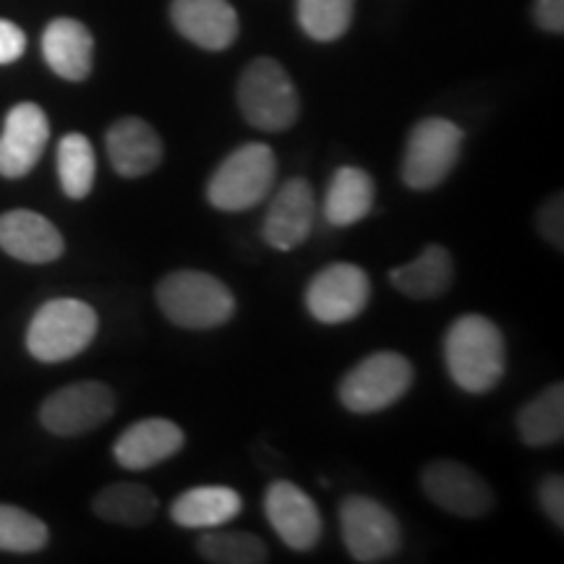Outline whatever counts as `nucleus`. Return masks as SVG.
<instances>
[{"label":"nucleus","instance_id":"39448f33","mask_svg":"<svg viewBox=\"0 0 564 564\" xmlns=\"http://www.w3.org/2000/svg\"><path fill=\"white\" fill-rule=\"evenodd\" d=\"M238 108L253 129L288 131L299 121L301 100L288 70L272 58H257L238 82Z\"/></svg>","mask_w":564,"mask_h":564},{"label":"nucleus","instance_id":"dca6fc26","mask_svg":"<svg viewBox=\"0 0 564 564\" xmlns=\"http://www.w3.org/2000/svg\"><path fill=\"white\" fill-rule=\"evenodd\" d=\"M183 429L167 419H144L131 423L112 444V457L126 470H147L165 463L183 449Z\"/></svg>","mask_w":564,"mask_h":564},{"label":"nucleus","instance_id":"9b49d317","mask_svg":"<svg viewBox=\"0 0 564 564\" xmlns=\"http://www.w3.org/2000/svg\"><path fill=\"white\" fill-rule=\"evenodd\" d=\"M421 486L436 507L457 518H484L494 507L491 486L463 463H429L421 474Z\"/></svg>","mask_w":564,"mask_h":564},{"label":"nucleus","instance_id":"a878e982","mask_svg":"<svg viewBox=\"0 0 564 564\" xmlns=\"http://www.w3.org/2000/svg\"><path fill=\"white\" fill-rule=\"evenodd\" d=\"M202 560L215 564H262L270 560L267 544L251 531H223L220 528H209L199 539Z\"/></svg>","mask_w":564,"mask_h":564},{"label":"nucleus","instance_id":"f8f14e48","mask_svg":"<svg viewBox=\"0 0 564 564\" xmlns=\"http://www.w3.org/2000/svg\"><path fill=\"white\" fill-rule=\"evenodd\" d=\"M264 514L282 544L293 552H312L322 539L319 507L291 481H274L264 494Z\"/></svg>","mask_w":564,"mask_h":564},{"label":"nucleus","instance_id":"a211bd4d","mask_svg":"<svg viewBox=\"0 0 564 564\" xmlns=\"http://www.w3.org/2000/svg\"><path fill=\"white\" fill-rule=\"evenodd\" d=\"M105 147L112 171L121 178H144L162 162V139L144 118L137 116L112 123Z\"/></svg>","mask_w":564,"mask_h":564},{"label":"nucleus","instance_id":"4468645a","mask_svg":"<svg viewBox=\"0 0 564 564\" xmlns=\"http://www.w3.org/2000/svg\"><path fill=\"white\" fill-rule=\"evenodd\" d=\"M316 196L312 183L303 178L285 181L267 209L262 236L274 251H293L308 241L314 230Z\"/></svg>","mask_w":564,"mask_h":564},{"label":"nucleus","instance_id":"0eeeda50","mask_svg":"<svg viewBox=\"0 0 564 564\" xmlns=\"http://www.w3.org/2000/svg\"><path fill=\"white\" fill-rule=\"evenodd\" d=\"M465 133L447 118H426L415 123L403 154V181L413 192H432L449 178L460 160Z\"/></svg>","mask_w":564,"mask_h":564},{"label":"nucleus","instance_id":"423d86ee","mask_svg":"<svg viewBox=\"0 0 564 564\" xmlns=\"http://www.w3.org/2000/svg\"><path fill=\"white\" fill-rule=\"evenodd\" d=\"M413 384V364L394 350H379L345 373L340 403L350 413H379L405 398Z\"/></svg>","mask_w":564,"mask_h":564},{"label":"nucleus","instance_id":"c756f323","mask_svg":"<svg viewBox=\"0 0 564 564\" xmlns=\"http://www.w3.org/2000/svg\"><path fill=\"white\" fill-rule=\"evenodd\" d=\"M539 230L549 243L556 246L562 251L564 241V209H562V196H552L539 212Z\"/></svg>","mask_w":564,"mask_h":564},{"label":"nucleus","instance_id":"ddd939ff","mask_svg":"<svg viewBox=\"0 0 564 564\" xmlns=\"http://www.w3.org/2000/svg\"><path fill=\"white\" fill-rule=\"evenodd\" d=\"M51 139L45 110L34 102H19L9 110L0 133V175L24 178L37 165Z\"/></svg>","mask_w":564,"mask_h":564},{"label":"nucleus","instance_id":"f3484780","mask_svg":"<svg viewBox=\"0 0 564 564\" xmlns=\"http://www.w3.org/2000/svg\"><path fill=\"white\" fill-rule=\"evenodd\" d=\"M171 19L183 37L212 53L238 37V13L228 0H173Z\"/></svg>","mask_w":564,"mask_h":564},{"label":"nucleus","instance_id":"c85d7f7f","mask_svg":"<svg viewBox=\"0 0 564 564\" xmlns=\"http://www.w3.org/2000/svg\"><path fill=\"white\" fill-rule=\"evenodd\" d=\"M539 505L544 507L546 518L552 520L556 528H564V478L546 476L539 486Z\"/></svg>","mask_w":564,"mask_h":564},{"label":"nucleus","instance_id":"bb28decb","mask_svg":"<svg viewBox=\"0 0 564 564\" xmlns=\"http://www.w3.org/2000/svg\"><path fill=\"white\" fill-rule=\"evenodd\" d=\"M356 0H299V24L316 42L340 40L348 32Z\"/></svg>","mask_w":564,"mask_h":564},{"label":"nucleus","instance_id":"393cba45","mask_svg":"<svg viewBox=\"0 0 564 564\" xmlns=\"http://www.w3.org/2000/svg\"><path fill=\"white\" fill-rule=\"evenodd\" d=\"M97 158L84 133H66L58 144V178L68 199H87L95 188Z\"/></svg>","mask_w":564,"mask_h":564},{"label":"nucleus","instance_id":"7ed1b4c3","mask_svg":"<svg viewBox=\"0 0 564 564\" xmlns=\"http://www.w3.org/2000/svg\"><path fill=\"white\" fill-rule=\"evenodd\" d=\"M97 312L79 299H55L42 303L26 329V350L42 364H61L79 356L95 340Z\"/></svg>","mask_w":564,"mask_h":564},{"label":"nucleus","instance_id":"7c9ffc66","mask_svg":"<svg viewBox=\"0 0 564 564\" xmlns=\"http://www.w3.org/2000/svg\"><path fill=\"white\" fill-rule=\"evenodd\" d=\"M26 51V34L13 21L0 19V66L19 61Z\"/></svg>","mask_w":564,"mask_h":564},{"label":"nucleus","instance_id":"9d476101","mask_svg":"<svg viewBox=\"0 0 564 564\" xmlns=\"http://www.w3.org/2000/svg\"><path fill=\"white\" fill-rule=\"evenodd\" d=\"M116 413V394L102 382L61 387L40 408V421L55 436H79L100 429Z\"/></svg>","mask_w":564,"mask_h":564},{"label":"nucleus","instance_id":"1a4fd4ad","mask_svg":"<svg viewBox=\"0 0 564 564\" xmlns=\"http://www.w3.org/2000/svg\"><path fill=\"white\" fill-rule=\"evenodd\" d=\"M371 280L358 264L335 262L314 274L306 288V308L322 324L358 319L369 306Z\"/></svg>","mask_w":564,"mask_h":564},{"label":"nucleus","instance_id":"6ab92c4d","mask_svg":"<svg viewBox=\"0 0 564 564\" xmlns=\"http://www.w3.org/2000/svg\"><path fill=\"white\" fill-rule=\"evenodd\" d=\"M243 510L241 494L230 486H194L173 499L171 520L188 531L228 525Z\"/></svg>","mask_w":564,"mask_h":564},{"label":"nucleus","instance_id":"412c9836","mask_svg":"<svg viewBox=\"0 0 564 564\" xmlns=\"http://www.w3.org/2000/svg\"><path fill=\"white\" fill-rule=\"evenodd\" d=\"M453 257L440 243H429L413 262L403 267H394L390 272L392 285L408 299L415 301H432L453 285Z\"/></svg>","mask_w":564,"mask_h":564},{"label":"nucleus","instance_id":"2f4dec72","mask_svg":"<svg viewBox=\"0 0 564 564\" xmlns=\"http://www.w3.org/2000/svg\"><path fill=\"white\" fill-rule=\"evenodd\" d=\"M533 17L541 30L562 34L564 30V0H535Z\"/></svg>","mask_w":564,"mask_h":564},{"label":"nucleus","instance_id":"aec40b11","mask_svg":"<svg viewBox=\"0 0 564 564\" xmlns=\"http://www.w3.org/2000/svg\"><path fill=\"white\" fill-rule=\"evenodd\" d=\"M42 55L61 79L84 82L91 74L95 40L76 19H55L42 34Z\"/></svg>","mask_w":564,"mask_h":564},{"label":"nucleus","instance_id":"cd10ccee","mask_svg":"<svg viewBox=\"0 0 564 564\" xmlns=\"http://www.w3.org/2000/svg\"><path fill=\"white\" fill-rule=\"evenodd\" d=\"M51 531L32 512L13 505H0V552L32 554L47 546Z\"/></svg>","mask_w":564,"mask_h":564},{"label":"nucleus","instance_id":"6e6552de","mask_svg":"<svg viewBox=\"0 0 564 564\" xmlns=\"http://www.w3.org/2000/svg\"><path fill=\"white\" fill-rule=\"evenodd\" d=\"M340 531L348 554L364 564L392 560L403 546L398 518L364 494H350L340 502Z\"/></svg>","mask_w":564,"mask_h":564},{"label":"nucleus","instance_id":"20e7f679","mask_svg":"<svg viewBox=\"0 0 564 564\" xmlns=\"http://www.w3.org/2000/svg\"><path fill=\"white\" fill-rule=\"evenodd\" d=\"M278 178V158L262 141L238 147L220 162L207 183V199L215 209L246 212L270 196Z\"/></svg>","mask_w":564,"mask_h":564},{"label":"nucleus","instance_id":"2eb2a0df","mask_svg":"<svg viewBox=\"0 0 564 564\" xmlns=\"http://www.w3.org/2000/svg\"><path fill=\"white\" fill-rule=\"evenodd\" d=\"M0 249L26 264H47L61 257L63 236L47 217L30 209H11L0 215Z\"/></svg>","mask_w":564,"mask_h":564},{"label":"nucleus","instance_id":"5701e85b","mask_svg":"<svg viewBox=\"0 0 564 564\" xmlns=\"http://www.w3.org/2000/svg\"><path fill=\"white\" fill-rule=\"evenodd\" d=\"M91 510L105 523L144 528L150 525L158 514V497L141 484H110L97 494Z\"/></svg>","mask_w":564,"mask_h":564},{"label":"nucleus","instance_id":"4be33fe9","mask_svg":"<svg viewBox=\"0 0 564 564\" xmlns=\"http://www.w3.org/2000/svg\"><path fill=\"white\" fill-rule=\"evenodd\" d=\"M373 178L361 167H337L324 196V220L335 228L361 223L373 207Z\"/></svg>","mask_w":564,"mask_h":564},{"label":"nucleus","instance_id":"b1692460","mask_svg":"<svg viewBox=\"0 0 564 564\" xmlns=\"http://www.w3.org/2000/svg\"><path fill=\"white\" fill-rule=\"evenodd\" d=\"M518 432L528 447H552L564 436V387L549 384L518 413Z\"/></svg>","mask_w":564,"mask_h":564},{"label":"nucleus","instance_id":"f03ea898","mask_svg":"<svg viewBox=\"0 0 564 564\" xmlns=\"http://www.w3.org/2000/svg\"><path fill=\"white\" fill-rule=\"evenodd\" d=\"M158 306L183 329H215L236 314V295L215 274L178 270L158 285Z\"/></svg>","mask_w":564,"mask_h":564},{"label":"nucleus","instance_id":"f257e3e1","mask_svg":"<svg viewBox=\"0 0 564 564\" xmlns=\"http://www.w3.org/2000/svg\"><path fill=\"white\" fill-rule=\"evenodd\" d=\"M444 364L463 392H491L507 369L505 335L486 316L465 314L444 335Z\"/></svg>","mask_w":564,"mask_h":564}]
</instances>
